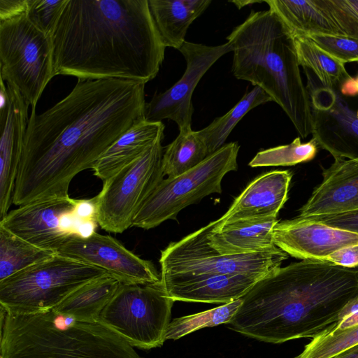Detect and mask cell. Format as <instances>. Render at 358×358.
<instances>
[{
	"label": "cell",
	"mask_w": 358,
	"mask_h": 358,
	"mask_svg": "<svg viewBox=\"0 0 358 358\" xmlns=\"http://www.w3.org/2000/svg\"><path fill=\"white\" fill-rule=\"evenodd\" d=\"M0 220L9 212L28 124L29 103L1 79Z\"/></svg>",
	"instance_id": "obj_16"
},
{
	"label": "cell",
	"mask_w": 358,
	"mask_h": 358,
	"mask_svg": "<svg viewBox=\"0 0 358 358\" xmlns=\"http://www.w3.org/2000/svg\"><path fill=\"white\" fill-rule=\"evenodd\" d=\"M55 76L51 36L36 28L26 12L0 20V78L36 108Z\"/></svg>",
	"instance_id": "obj_8"
},
{
	"label": "cell",
	"mask_w": 358,
	"mask_h": 358,
	"mask_svg": "<svg viewBox=\"0 0 358 358\" xmlns=\"http://www.w3.org/2000/svg\"><path fill=\"white\" fill-rule=\"evenodd\" d=\"M207 148L192 128L179 131V134L169 144L162 157V170L167 178H175L193 169L208 156Z\"/></svg>",
	"instance_id": "obj_29"
},
{
	"label": "cell",
	"mask_w": 358,
	"mask_h": 358,
	"mask_svg": "<svg viewBox=\"0 0 358 358\" xmlns=\"http://www.w3.org/2000/svg\"><path fill=\"white\" fill-rule=\"evenodd\" d=\"M342 96L345 97H355L358 96L355 78L350 77L346 79L338 89Z\"/></svg>",
	"instance_id": "obj_40"
},
{
	"label": "cell",
	"mask_w": 358,
	"mask_h": 358,
	"mask_svg": "<svg viewBox=\"0 0 358 358\" xmlns=\"http://www.w3.org/2000/svg\"><path fill=\"white\" fill-rule=\"evenodd\" d=\"M120 283L110 275L99 278L78 288L52 310L76 321H97Z\"/></svg>",
	"instance_id": "obj_25"
},
{
	"label": "cell",
	"mask_w": 358,
	"mask_h": 358,
	"mask_svg": "<svg viewBox=\"0 0 358 358\" xmlns=\"http://www.w3.org/2000/svg\"><path fill=\"white\" fill-rule=\"evenodd\" d=\"M57 253L101 268L121 283L148 285L161 281L151 262L140 258L110 235L96 231L85 237L72 235Z\"/></svg>",
	"instance_id": "obj_15"
},
{
	"label": "cell",
	"mask_w": 358,
	"mask_h": 358,
	"mask_svg": "<svg viewBox=\"0 0 358 358\" xmlns=\"http://www.w3.org/2000/svg\"><path fill=\"white\" fill-rule=\"evenodd\" d=\"M344 64L358 63V40L344 36L313 34L306 36Z\"/></svg>",
	"instance_id": "obj_35"
},
{
	"label": "cell",
	"mask_w": 358,
	"mask_h": 358,
	"mask_svg": "<svg viewBox=\"0 0 358 358\" xmlns=\"http://www.w3.org/2000/svg\"><path fill=\"white\" fill-rule=\"evenodd\" d=\"M52 310L17 315L1 310L0 358H141L100 321L62 322Z\"/></svg>",
	"instance_id": "obj_5"
},
{
	"label": "cell",
	"mask_w": 358,
	"mask_h": 358,
	"mask_svg": "<svg viewBox=\"0 0 358 358\" xmlns=\"http://www.w3.org/2000/svg\"><path fill=\"white\" fill-rule=\"evenodd\" d=\"M299 66L310 70L324 87L338 90L351 76L345 64L321 49L304 36H292Z\"/></svg>",
	"instance_id": "obj_26"
},
{
	"label": "cell",
	"mask_w": 358,
	"mask_h": 358,
	"mask_svg": "<svg viewBox=\"0 0 358 358\" xmlns=\"http://www.w3.org/2000/svg\"><path fill=\"white\" fill-rule=\"evenodd\" d=\"M355 80H356V85H357V91H358V75H357V76L355 78Z\"/></svg>",
	"instance_id": "obj_43"
},
{
	"label": "cell",
	"mask_w": 358,
	"mask_h": 358,
	"mask_svg": "<svg viewBox=\"0 0 358 358\" xmlns=\"http://www.w3.org/2000/svg\"><path fill=\"white\" fill-rule=\"evenodd\" d=\"M54 75L143 83L159 72L166 47L148 0H67L51 36Z\"/></svg>",
	"instance_id": "obj_2"
},
{
	"label": "cell",
	"mask_w": 358,
	"mask_h": 358,
	"mask_svg": "<svg viewBox=\"0 0 358 358\" xmlns=\"http://www.w3.org/2000/svg\"><path fill=\"white\" fill-rule=\"evenodd\" d=\"M264 2L278 16L292 36H344L322 0H266Z\"/></svg>",
	"instance_id": "obj_23"
},
{
	"label": "cell",
	"mask_w": 358,
	"mask_h": 358,
	"mask_svg": "<svg viewBox=\"0 0 358 358\" xmlns=\"http://www.w3.org/2000/svg\"><path fill=\"white\" fill-rule=\"evenodd\" d=\"M162 141L103 182L102 189L95 196L96 221L101 229L121 234L133 226L144 201L164 179Z\"/></svg>",
	"instance_id": "obj_11"
},
{
	"label": "cell",
	"mask_w": 358,
	"mask_h": 358,
	"mask_svg": "<svg viewBox=\"0 0 358 358\" xmlns=\"http://www.w3.org/2000/svg\"><path fill=\"white\" fill-rule=\"evenodd\" d=\"M322 180L299 210V217L358 210V157L336 159L322 169Z\"/></svg>",
	"instance_id": "obj_18"
},
{
	"label": "cell",
	"mask_w": 358,
	"mask_h": 358,
	"mask_svg": "<svg viewBox=\"0 0 358 358\" xmlns=\"http://www.w3.org/2000/svg\"><path fill=\"white\" fill-rule=\"evenodd\" d=\"M345 36L358 40V0H322Z\"/></svg>",
	"instance_id": "obj_34"
},
{
	"label": "cell",
	"mask_w": 358,
	"mask_h": 358,
	"mask_svg": "<svg viewBox=\"0 0 358 358\" xmlns=\"http://www.w3.org/2000/svg\"><path fill=\"white\" fill-rule=\"evenodd\" d=\"M357 325H358V299H355L343 308L337 322L329 329L344 330Z\"/></svg>",
	"instance_id": "obj_38"
},
{
	"label": "cell",
	"mask_w": 358,
	"mask_h": 358,
	"mask_svg": "<svg viewBox=\"0 0 358 358\" xmlns=\"http://www.w3.org/2000/svg\"><path fill=\"white\" fill-rule=\"evenodd\" d=\"M57 253L36 247L0 225V281L49 259Z\"/></svg>",
	"instance_id": "obj_28"
},
{
	"label": "cell",
	"mask_w": 358,
	"mask_h": 358,
	"mask_svg": "<svg viewBox=\"0 0 358 358\" xmlns=\"http://www.w3.org/2000/svg\"><path fill=\"white\" fill-rule=\"evenodd\" d=\"M277 217L241 220L215 226L209 234L210 245L223 255L263 252L277 248L273 231Z\"/></svg>",
	"instance_id": "obj_22"
},
{
	"label": "cell",
	"mask_w": 358,
	"mask_h": 358,
	"mask_svg": "<svg viewBox=\"0 0 358 358\" xmlns=\"http://www.w3.org/2000/svg\"><path fill=\"white\" fill-rule=\"evenodd\" d=\"M239 145L224 144L202 162L175 178H164L152 190L136 214L133 226L150 229L168 220H176L180 210L213 193L222 192V180L236 171Z\"/></svg>",
	"instance_id": "obj_7"
},
{
	"label": "cell",
	"mask_w": 358,
	"mask_h": 358,
	"mask_svg": "<svg viewBox=\"0 0 358 358\" xmlns=\"http://www.w3.org/2000/svg\"><path fill=\"white\" fill-rule=\"evenodd\" d=\"M162 122L141 119L123 133L100 157L92 171L103 182L140 158L164 138Z\"/></svg>",
	"instance_id": "obj_21"
},
{
	"label": "cell",
	"mask_w": 358,
	"mask_h": 358,
	"mask_svg": "<svg viewBox=\"0 0 358 358\" xmlns=\"http://www.w3.org/2000/svg\"><path fill=\"white\" fill-rule=\"evenodd\" d=\"M179 51L186 61L182 76L169 89L156 94L145 103L144 119L151 122L171 120L179 131L191 127L194 107L192 101L197 84L207 71L224 55L231 52L227 42L216 46L185 41Z\"/></svg>",
	"instance_id": "obj_13"
},
{
	"label": "cell",
	"mask_w": 358,
	"mask_h": 358,
	"mask_svg": "<svg viewBox=\"0 0 358 358\" xmlns=\"http://www.w3.org/2000/svg\"><path fill=\"white\" fill-rule=\"evenodd\" d=\"M358 345V325L344 330L329 329L312 338L295 358H332Z\"/></svg>",
	"instance_id": "obj_32"
},
{
	"label": "cell",
	"mask_w": 358,
	"mask_h": 358,
	"mask_svg": "<svg viewBox=\"0 0 358 358\" xmlns=\"http://www.w3.org/2000/svg\"><path fill=\"white\" fill-rule=\"evenodd\" d=\"M268 101H273L271 96L261 87L255 86L227 113L215 119L206 127L196 131L208 155L224 145L234 128L250 110Z\"/></svg>",
	"instance_id": "obj_27"
},
{
	"label": "cell",
	"mask_w": 358,
	"mask_h": 358,
	"mask_svg": "<svg viewBox=\"0 0 358 358\" xmlns=\"http://www.w3.org/2000/svg\"><path fill=\"white\" fill-rule=\"evenodd\" d=\"M26 10L27 0H0V20L24 13Z\"/></svg>",
	"instance_id": "obj_39"
},
{
	"label": "cell",
	"mask_w": 358,
	"mask_h": 358,
	"mask_svg": "<svg viewBox=\"0 0 358 358\" xmlns=\"http://www.w3.org/2000/svg\"><path fill=\"white\" fill-rule=\"evenodd\" d=\"M78 199L70 196L38 200L18 206L0 220V225L21 239L57 252L79 222L74 211Z\"/></svg>",
	"instance_id": "obj_12"
},
{
	"label": "cell",
	"mask_w": 358,
	"mask_h": 358,
	"mask_svg": "<svg viewBox=\"0 0 358 358\" xmlns=\"http://www.w3.org/2000/svg\"><path fill=\"white\" fill-rule=\"evenodd\" d=\"M232 72L261 87L286 113L299 136L312 134L313 117L299 70L293 36L271 10L252 11L227 37Z\"/></svg>",
	"instance_id": "obj_4"
},
{
	"label": "cell",
	"mask_w": 358,
	"mask_h": 358,
	"mask_svg": "<svg viewBox=\"0 0 358 358\" xmlns=\"http://www.w3.org/2000/svg\"><path fill=\"white\" fill-rule=\"evenodd\" d=\"M145 83L124 79H78L45 112L31 108L13 195L18 206L67 197L73 178L144 118Z\"/></svg>",
	"instance_id": "obj_1"
},
{
	"label": "cell",
	"mask_w": 358,
	"mask_h": 358,
	"mask_svg": "<svg viewBox=\"0 0 358 358\" xmlns=\"http://www.w3.org/2000/svg\"><path fill=\"white\" fill-rule=\"evenodd\" d=\"M273 238L275 246L301 260L322 261L341 248L358 244L355 232L299 217L278 222Z\"/></svg>",
	"instance_id": "obj_17"
},
{
	"label": "cell",
	"mask_w": 358,
	"mask_h": 358,
	"mask_svg": "<svg viewBox=\"0 0 358 358\" xmlns=\"http://www.w3.org/2000/svg\"><path fill=\"white\" fill-rule=\"evenodd\" d=\"M318 147L313 138L308 142L301 143V138L297 137L289 144L259 151L249 162V166H294L313 159L317 152Z\"/></svg>",
	"instance_id": "obj_31"
},
{
	"label": "cell",
	"mask_w": 358,
	"mask_h": 358,
	"mask_svg": "<svg viewBox=\"0 0 358 358\" xmlns=\"http://www.w3.org/2000/svg\"><path fill=\"white\" fill-rule=\"evenodd\" d=\"M292 174L275 170L254 179L236 198L217 226L241 220L277 217L287 200Z\"/></svg>",
	"instance_id": "obj_20"
},
{
	"label": "cell",
	"mask_w": 358,
	"mask_h": 358,
	"mask_svg": "<svg viewBox=\"0 0 358 358\" xmlns=\"http://www.w3.org/2000/svg\"><path fill=\"white\" fill-rule=\"evenodd\" d=\"M358 299V267L301 260L278 267L242 297L228 327L271 343L313 338L338 320L343 308Z\"/></svg>",
	"instance_id": "obj_3"
},
{
	"label": "cell",
	"mask_w": 358,
	"mask_h": 358,
	"mask_svg": "<svg viewBox=\"0 0 358 358\" xmlns=\"http://www.w3.org/2000/svg\"><path fill=\"white\" fill-rule=\"evenodd\" d=\"M173 302L161 281L148 285L120 283L99 321L131 346L150 350L166 341Z\"/></svg>",
	"instance_id": "obj_10"
},
{
	"label": "cell",
	"mask_w": 358,
	"mask_h": 358,
	"mask_svg": "<svg viewBox=\"0 0 358 358\" xmlns=\"http://www.w3.org/2000/svg\"><path fill=\"white\" fill-rule=\"evenodd\" d=\"M329 262L345 268L358 267V244L341 248L324 257Z\"/></svg>",
	"instance_id": "obj_37"
},
{
	"label": "cell",
	"mask_w": 358,
	"mask_h": 358,
	"mask_svg": "<svg viewBox=\"0 0 358 358\" xmlns=\"http://www.w3.org/2000/svg\"><path fill=\"white\" fill-rule=\"evenodd\" d=\"M332 358H358V345L338 353Z\"/></svg>",
	"instance_id": "obj_41"
},
{
	"label": "cell",
	"mask_w": 358,
	"mask_h": 358,
	"mask_svg": "<svg viewBox=\"0 0 358 358\" xmlns=\"http://www.w3.org/2000/svg\"><path fill=\"white\" fill-rule=\"evenodd\" d=\"M231 2L234 3V4H236V6L238 8H240L243 6H245L250 5L252 3L264 2V1H234Z\"/></svg>",
	"instance_id": "obj_42"
},
{
	"label": "cell",
	"mask_w": 358,
	"mask_h": 358,
	"mask_svg": "<svg viewBox=\"0 0 358 358\" xmlns=\"http://www.w3.org/2000/svg\"><path fill=\"white\" fill-rule=\"evenodd\" d=\"M210 0H148L150 14L164 45L180 50L190 24Z\"/></svg>",
	"instance_id": "obj_24"
},
{
	"label": "cell",
	"mask_w": 358,
	"mask_h": 358,
	"mask_svg": "<svg viewBox=\"0 0 358 358\" xmlns=\"http://www.w3.org/2000/svg\"><path fill=\"white\" fill-rule=\"evenodd\" d=\"M106 275L101 268L57 253L0 281L1 310L17 315L49 311L78 288Z\"/></svg>",
	"instance_id": "obj_6"
},
{
	"label": "cell",
	"mask_w": 358,
	"mask_h": 358,
	"mask_svg": "<svg viewBox=\"0 0 358 358\" xmlns=\"http://www.w3.org/2000/svg\"><path fill=\"white\" fill-rule=\"evenodd\" d=\"M305 218H309L333 227L348 230L358 234V210Z\"/></svg>",
	"instance_id": "obj_36"
},
{
	"label": "cell",
	"mask_w": 358,
	"mask_h": 358,
	"mask_svg": "<svg viewBox=\"0 0 358 358\" xmlns=\"http://www.w3.org/2000/svg\"><path fill=\"white\" fill-rule=\"evenodd\" d=\"M215 221L162 250L161 277L250 274L266 275L280 266L288 255L278 247L263 252L223 255L210 243Z\"/></svg>",
	"instance_id": "obj_9"
},
{
	"label": "cell",
	"mask_w": 358,
	"mask_h": 358,
	"mask_svg": "<svg viewBox=\"0 0 358 358\" xmlns=\"http://www.w3.org/2000/svg\"><path fill=\"white\" fill-rule=\"evenodd\" d=\"M265 275L250 274L161 277V283L174 301L227 303L242 298Z\"/></svg>",
	"instance_id": "obj_19"
},
{
	"label": "cell",
	"mask_w": 358,
	"mask_h": 358,
	"mask_svg": "<svg viewBox=\"0 0 358 358\" xmlns=\"http://www.w3.org/2000/svg\"><path fill=\"white\" fill-rule=\"evenodd\" d=\"M313 117V138L334 159L358 157V106L338 90L315 84L308 76Z\"/></svg>",
	"instance_id": "obj_14"
},
{
	"label": "cell",
	"mask_w": 358,
	"mask_h": 358,
	"mask_svg": "<svg viewBox=\"0 0 358 358\" xmlns=\"http://www.w3.org/2000/svg\"><path fill=\"white\" fill-rule=\"evenodd\" d=\"M67 0H27L26 15L39 30L51 36Z\"/></svg>",
	"instance_id": "obj_33"
},
{
	"label": "cell",
	"mask_w": 358,
	"mask_h": 358,
	"mask_svg": "<svg viewBox=\"0 0 358 358\" xmlns=\"http://www.w3.org/2000/svg\"><path fill=\"white\" fill-rule=\"evenodd\" d=\"M242 303V298L198 313L172 320L167 328L166 340H176L205 327L227 324Z\"/></svg>",
	"instance_id": "obj_30"
}]
</instances>
